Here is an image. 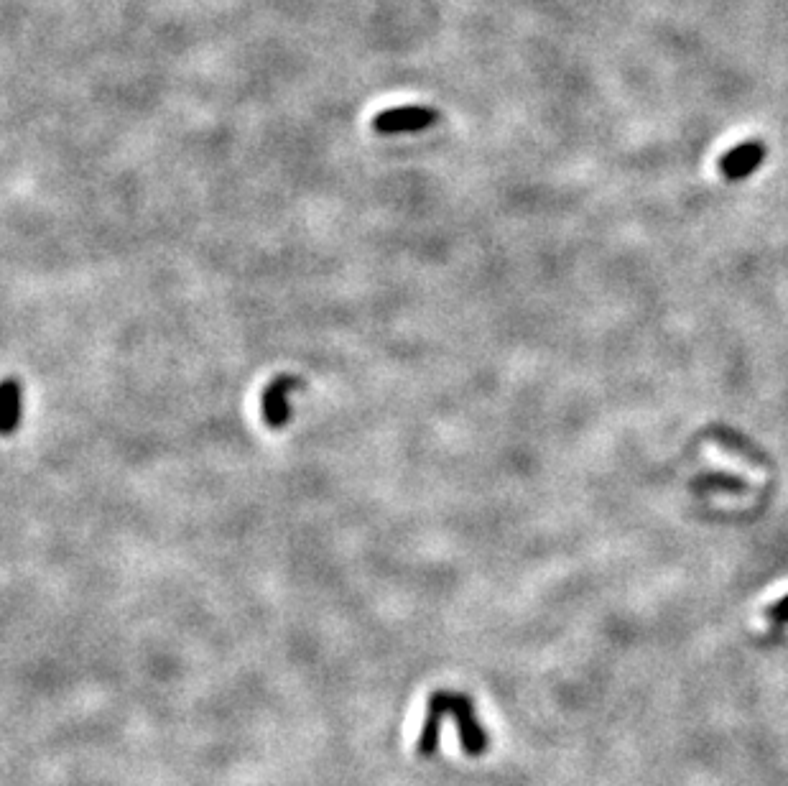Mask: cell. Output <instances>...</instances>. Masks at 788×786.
Instances as JSON below:
<instances>
[{
	"label": "cell",
	"mask_w": 788,
	"mask_h": 786,
	"mask_svg": "<svg viewBox=\"0 0 788 786\" xmlns=\"http://www.w3.org/2000/svg\"><path fill=\"white\" fill-rule=\"evenodd\" d=\"M768 618H771L773 623H788V595L781 600V603H776L771 610H768Z\"/></svg>",
	"instance_id": "7"
},
{
	"label": "cell",
	"mask_w": 788,
	"mask_h": 786,
	"mask_svg": "<svg viewBox=\"0 0 788 786\" xmlns=\"http://www.w3.org/2000/svg\"><path fill=\"white\" fill-rule=\"evenodd\" d=\"M21 411H23L21 386H18V381L8 378L6 386H3V414H6V422H3V434L16 432V427L21 424Z\"/></svg>",
	"instance_id": "4"
},
{
	"label": "cell",
	"mask_w": 788,
	"mask_h": 786,
	"mask_svg": "<svg viewBox=\"0 0 788 786\" xmlns=\"http://www.w3.org/2000/svg\"><path fill=\"white\" fill-rule=\"evenodd\" d=\"M301 386H304V383L294 376H278L268 383L266 391H263L261 396V414H263V422H266L268 427L281 429L289 424L291 391H296V388Z\"/></svg>",
	"instance_id": "3"
},
{
	"label": "cell",
	"mask_w": 788,
	"mask_h": 786,
	"mask_svg": "<svg viewBox=\"0 0 788 786\" xmlns=\"http://www.w3.org/2000/svg\"><path fill=\"white\" fill-rule=\"evenodd\" d=\"M444 715H454V718H457V725H460L462 746H465L467 753H482V751H485V748H488V738H485L482 728H480V725H477L475 710H472L470 697L437 692V695H431L429 705H426L424 730H421L419 748H416V753L426 756V753H431V751H434V748H437L439 720H442Z\"/></svg>",
	"instance_id": "1"
},
{
	"label": "cell",
	"mask_w": 788,
	"mask_h": 786,
	"mask_svg": "<svg viewBox=\"0 0 788 786\" xmlns=\"http://www.w3.org/2000/svg\"><path fill=\"white\" fill-rule=\"evenodd\" d=\"M753 159H755L753 151H743V154L732 156V159L727 161V171H730V174H740V171H745V166H748Z\"/></svg>",
	"instance_id": "6"
},
{
	"label": "cell",
	"mask_w": 788,
	"mask_h": 786,
	"mask_svg": "<svg viewBox=\"0 0 788 786\" xmlns=\"http://www.w3.org/2000/svg\"><path fill=\"white\" fill-rule=\"evenodd\" d=\"M439 113L426 105H409V108L383 110L373 118V128L380 136H396V133H419L424 128L434 126Z\"/></svg>",
	"instance_id": "2"
},
{
	"label": "cell",
	"mask_w": 788,
	"mask_h": 786,
	"mask_svg": "<svg viewBox=\"0 0 788 786\" xmlns=\"http://www.w3.org/2000/svg\"><path fill=\"white\" fill-rule=\"evenodd\" d=\"M704 452H707V457L709 460H715V462H720V465H727V468H735V470H740V473H745L748 475L750 480H755V478H763V475H760V470L758 468H750L748 462L745 460H740V457H735V455H730V452H725V450H720V447L717 445H704Z\"/></svg>",
	"instance_id": "5"
}]
</instances>
